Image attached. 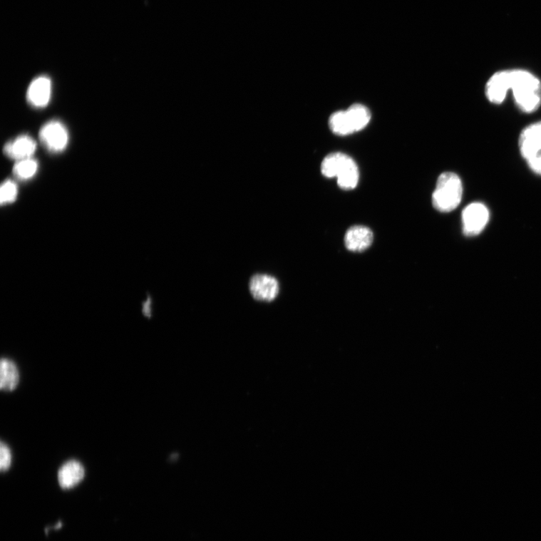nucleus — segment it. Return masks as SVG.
<instances>
[{"label":"nucleus","instance_id":"obj_15","mask_svg":"<svg viewBox=\"0 0 541 541\" xmlns=\"http://www.w3.org/2000/svg\"><path fill=\"white\" fill-rule=\"evenodd\" d=\"M38 170V163L33 158L17 161L14 165L13 173L20 180L33 177Z\"/></svg>","mask_w":541,"mask_h":541},{"label":"nucleus","instance_id":"obj_6","mask_svg":"<svg viewBox=\"0 0 541 541\" xmlns=\"http://www.w3.org/2000/svg\"><path fill=\"white\" fill-rule=\"evenodd\" d=\"M463 232L468 237H475L487 226L490 219L488 207L481 202H474L465 207L462 215Z\"/></svg>","mask_w":541,"mask_h":541},{"label":"nucleus","instance_id":"obj_4","mask_svg":"<svg viewBox=\"0 0 541 541\" xmlns=\"http://www.w3.org/2000/svg\"><path fill=\"white\" fill-rule=\"evenodd\" d=\"M371 118L369 109L362 104H354L345 110L333 113L329 120V128L337 135L345 136L364 130Z\"/></svg>","mask_w":541,"mask_h":541},{"label":"nucleus","instance_id":"obj_16","mask_svg":"<svg viewBox=\"0 0 541 541\" xmlns=\"http://www.w3.org/2000/svg\"><path fill=\"white\" fill-rule=\"evenodd\" d=\"M18 187L12 180H8L2 185L0 190V200L1 204L11 203L18 197Z\"/></svg>","mask_w":541,"mask_h":541},{"label":"nucleus","instance_id":"obj_3","mask_svg":"<svg viewBox=\"0 0 541 541\" xmlns=\"http://www.w3.org/2000/svg\"><path fill=\"white\" fill-rule=\"evenodd\" d=\"M463 185L459 175L451 172L442 173L438 178L433 194V205L440 212H450L461 203Z\"/></svg>","mask_w":541,"mask_h":541},{"label":"nucleus","instance_id":"obj_2","mask_svg":"<svg viewBox=\"0 0 541 541\" xmlns=\"http://www.w3.org/2000/svg\"><path fill=\"white\" fill-rule=\"evenodd\" d=\"M321 172L328 178H337L338 185L344 190L355 189L359 180L356 162L341 152L331 153L321 163Z\"/></svg>","mask_w":541,"mask_h":541},{"label":"nucleus","instance_id":"obj_14","mask_svg":"<svg viewBox=\"0 0 541 541\" xmlns=\"http://www.w3.org/2000/svg\"><path fill=\"white\" fill-rule=\"evenodd\" d=\"M19 371L13 361L2 359L0 365V388L4 391H12L19 383Z\"/></svg>","mask_w":541,"mask_h":541},{"label":"nucleus","instance_id":"obj_12","mask_svg":"<svg viewBox=\"0 0 541 541\" xmlns=\"http://www.w3.org/2000/svg\"><path fill=\"white\" fill-rule=\"evenodd\" d=\"M36 150V143L29 135H21L7 143L4 149L5 155L17 161L32 158Z\"/></svg>","mask_w":541,"mask_h":541},{"label":"nucleus","instance_id":"obj_18","mask_svg":"<svg viewBox=\"0 0 541 541\" xmlns=\"http://www.w3.org/2000/svg\"><path fill=\"white\" fill-rule=\"evenodd\" d=\"M150 302L148 299L145 304H144V314L148 316L150 315Z\"/></svg>","mask_w":541,"mask_h":541},{"label":"nucleus","instance_id":"obj_17","mask_svg":"<svg viewBox=\"0 0 541 541\" xmlns=\"http://www.w3.org/2000/svg\"><path fill=\"white\" fill-rule=\"evenodd\" d=\"M11 458V450L5 443L1 442V445H0V470L3 473L10 468Z\"/></svg>","mask_w":541,"mask_h":541},{"label":"nucleus","instance_id":"obj_9","mask_svg":"<svg viewBox=\"0 0 541 541\" xmlns=\"http://www.w3.org/2000/svg\"><path fill=\"white\" fill-rule=\"evenodd\" d=\"M508 71H499L492 76L485 88V96L490 103L500 105L509 92Z\"/></svg>","mask_w":541,"mask_h":541},{"label":"nucleus","instance_id":"obj_1","mask_svg":"<svg viewBox=\"0 0 541 541\" xmlns=\"http://www.w3.org/2000/svg\"><path fill=\"white\" fill-rule=\"evenodd\" d=\"M509 90L522 113L531 114L541 105V81L524 69L508 71Z\"/></svg>","mask_w":541,"mask_h":541},{"label":"nucleus","instance_id":"obj_7","mask_svg":"<svg viewBox=\"0 0 541 541\" xmlns=\"http://www.w3.org/2000/svg\"><path fill=\"white\" fill-rule=\"evenodd\" d=\"M39 140L48 150L63 151L68 142V134L64 125L56 120L47 123L39 132Z\"/></svg>","mask_w":541,"mask_h":541},{"label":"nucleus","instance_id":"obj_13","mask_svg":"<svg viewBox=\"0 0 541 541\" xmlns=\"http://www.w3.org/2000/svg\"><path fill=\"white\" fill-rule=\"evenodd\" d=\"M86 476V470L79 462L71 460L66 463L58 471V482L63 490L76 487Z\"/></svg>","mask_w":541,"mask_h":541},{"label":"nucleus","instance_id":"obj_8","mask_svg":"<svg viewBox=\"0 0 541 541\" xmlns=\"http://www.w3.org/2000/svg\"><path fill=\"white\" fill-rule=\"evenodd\" d=\"M252 297L257 301L272 302L279 294V284L275 277L258 274L252 277L249 284Z\"/></svg>","mask_w":541,"mask_h":541},{"label":"nucleus","instance_id":"obj_5","mask_svg":"<svg viewBox=\"0 0 541 541\" xmlns=\"http://www.w3.org/2000/svg\"><path fill=\"white\" fill-rule=\"evenodd\" d=\"M518 145L530 169L541 176V121L529 125L521 132Z\"/></svg>","mask_w":541,"mask_h":541},{"label":"nucleus","instance_id":"obj_11","mask_svg":"<svg viewBox=\"0 0 541 541\" xmlns=\"http://www.w3.org/2000/svg\"><path fill=\"white\" fill-rule=\"evenodd\" d=\"M372 231L364 226H354L346 231L344 243L346 249L352 252H365L372 244Z\"/></svg>","mask_w":541,"mask_h":541},{"label":"nucleus","instance_id":"obj_10","mask_svg":"<svg viewBox=\"0 0 541 541\" xmlns=\"http://www.w3.org/2000/svg\"><path fill=\"white\" fill-rule=\"evenodd\" d=\"M51 81L49 78L41 76L34 80L26 93L27 101L34 107L43 108L50 102Z\"/></svg>","mask_w":541,"mask_h":541}]
</instances>
